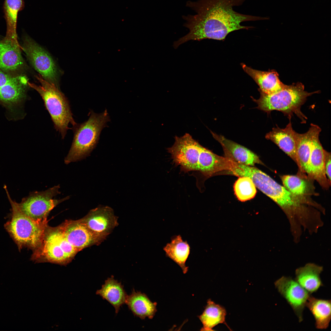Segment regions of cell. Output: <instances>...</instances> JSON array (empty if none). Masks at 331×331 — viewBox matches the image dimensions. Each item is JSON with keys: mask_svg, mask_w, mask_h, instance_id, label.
I'll list each match as a JSON object with an SVG mask.
<instances>
[{"mask_svg": "<svg viewBox=\"0 0 331 331\" xmlns=\"http://www.w3.org/2000/svg\"><path fill=\"white\" fill-rule=\"evenodd\" d=\"M321 131L319 126L311 124L306 132L302 134L297 133V154L300 166L299 173L303 178H305V174L306 173L308 169L313 138Z\"/></svg>", "mask_w": 331, "mask_h": 331, "instance_id": "20", "label": "cell"}, {"mask_svg": "<svg viewBox=\"0 0 331 331\" xmlns=\"http://www.w3.org/2000/svg\"><path fill=\"white\" fill-rule=\"evenodd\" d=\"M4 188L12 207L11 219L5 224V228L19 251L23 247L33 251L39 246L43 240L48 226L47 219L36 220L25 215L18 203L12 200L6 185Z\"/></svg>", "mask_w": 331, "mask_h": 331, "instance_id": "4", "label": "cell"}, {"mask_svg": "<svg viewBox=\"0 0 331 331\" xmlns=\"http://www.w3.org/2000/svg\"><path fill=\"white\" fill-rule=\"evenodd\" d=\"M234 188L237 197L242 202L253 198L257 192L252 180L247 177H240L235 182Z\"/></svg>", "mask_w": 331, "mask_h": 331, "instance_id": "30", "label": "cell"}, {"mask_svg": "<svg viewBox=\"0 0 331 331\" xmlns=\"http://www.w3.org/2000/svg\"><path fill=\"white\" fill-rule=\"evenodd\" d=\"M125 303L135 316L141 319L146 317L152 319L157 311L156 302H152L145 294L134 289L127 295Z\"/></svg>", "mask_w": 331, "mask_h": 331, "instance_id": "23", "label": "cell"}, {"mask_svg": "<svg viewBox=\"0 0 331 331\" xmlns=\"http://www.w3.org/2000/svg\"><path fill=\"white\" fill-rule=\"evenodd\" d=\"M96 293L112 305L116 314L120 307L125 303L127 295L121 283L115 279L113 276L105 281L101 288L97 290Z\"/></svg>", "mask_w": 331, "mask_h": 331, "instance_id": "24", "label": "cell"}, {"mask_svg": "<svg viewBox=\"0 0 331 331\" xmlns=\"http://www.w3.org/2000/svg\"><path fill=\"white\" fill-rule=\"evenodd\" d=\"M59 188L58 185L45 191L32 192L18 203V206L23 213L34 220L47 219L53 208L70 198L67 196L62 199H54L55 196L60 193Z\"/></svg>", "mask_w": 331, "mask_h": 331, "instance_id": "10", "label": "cell"}, {"mask_svg": "<svg viewBox=\"0 0 331 331\" xmlns=\"http://www.w3.org/2000/svg\"><path fill=\"white\" fill-rule=\"evenodd\" d=\"M291 119L284 128L274 127L267 133L265 138L271 141L289 156L297 164L300 172V166L297 154V132L293 128Z\"/></svg>", "mask_w": 331, "mask_h": 331, "instance_id": "16", "label": "cell"}, {"mask_svg": "<svg viewBox=\"0 0 331 331\" xmlns=\"http://www.w3.org/2000/svg\"><path fill=\"white\" fill-rule=\"evenodd\" d=\"M244 71L254 80L259 87L260 92L270 94L280 89L284 84L281 82L278 73L275 71H264L253 69L242 64Z\"/></svg>", "mask_w": 331, "mask_h": 331, "instance_id": "21", "label": "cell"}, {"mask_svg": "<svg viewBox=\"0 0 331 331\" xmlns=\"http://www.w3.org/2000/svg\"><path fill=\"white\" fill-rule=\"evenodd\" d=\"M173 145L167 149L173 162L185 173L196 171L202 146L188 133L175 137Z\"/></svg>", "mask_w": 331, "mask_h": 331, "instance_id": "11", "label": "cell"}, {"mask_svg": "<svg viewBox=\"0 0 331 331\" xmlns=\"http://www.w3.org/2000/svg\"><path fill=\"white\" fill-rule=\"evenodd\" d=\"M80 219L101 242L118 224L113 210L108 206H99Z\"/></svg>", "mask_w": 331, "mask_h": 331, "instance_id": "12", "label": "cell"}, {"mask_svg": "<svg viewBox=\"0 0 331 331\" xmlns=\"http://www.w3.org/2000/svg\"><path fill=\"white\" fill-rule=\"evenodd\" d=\"M59 226L67 240L79 252L101 243L80 219L66 220Z\"/></svg>", "mask_w": 331, "mask_h": 331, "instance_id": "14", "label": "cell"}, {"mask_svg": "<svg viewBox=\"0 0 331 331\" xmlns=\"http://www.w3.org/2000/svg\"><path fill=\"white\" fill-rule=\"evenodd\" d=\"M89 115L86 121L74 127L73 141L64 159L66 164L80 160L88 156L98 143L102 130L110 120L106 110L99 113L90 111Z\"/></svg>", "mask_w": 331, "mask_h": 331, "instance_id": "5", "label": "cell"}, {"mask_svg": "<svg viewBox=\"0 0 331 331\" xmlns=\"http://www.w3.org/2000/svg\"><path fill=\"white\" fill-rule=\"evenodd\" d=\"M231 160L226 157L219 156L202 147L199 162L198 171L206 177L223 171H229Z\"/></svg>", "mask_w": 331, "mask_h": 331, "instance_id": "19", "label": "cell"}, {"mask_svg": "<svg viewBox=\"0 0 331 331\" xmlns=\"http://www.w3.org/2000/svg\"><path fill=\"white\" fill-rule=\"evenodd\" d=\"M320 132L314 137L310 156L306 172L310 178L316 180L324 188L328 189L330 185L325 169V150L319 139Z\"/></svg>", "mask_w": 331, "mask_h": 331, "instance_id": "15", "label": "cell"}, {"mask_svg": "<svg viewBox=\"0 0 331 331\" xmlns=\"http://www.w3.org/2000/svg\"><path fill=\"white\" fill-rule=\"evenodd\" d=\"M24 0H4L3 9L6 24L5 39L14 43H18L17 25L18 12L24 8Z\"/></svg>", "mask_w": 331, "mask_h": 331, "instance_id": "26", "label": "cell"}, {"mask_svg": "<svg viewBox=\"0 0 331 331\" xmlns=\"http://www.w3.org/2000/svg\"><path fill=\"white\" fill-rule=\"evenodd\" d=\"M325 174L329 181H331V154L325 150Z\"/></svg>", "mask_w": 331, "mask_h": 331, "instance_id": "31", "label": "cell"}, {"mask_svg": "<svg viewBox=\"0 0 331 331\" xmlns=\"http://www.w3.org/2000/svg\"><path fill=\"white\" fill-rule=\"evenodd\" d=\"M242 175L250 178L256 187L274 201L283 211L289 222L292 236L309 231L318 223L320 211L294 195L284 186L256 168L246 166Z\"/></svg>", "mask_w": 331, "mask_h": 331, "instance_id": "2", "label": "cell"}, {"mask_svg": "<svg viewBox=\"0 0 331 331\" xmlns=\"http://www.w3.org/2000/svg\"><path fill=\"white\" fill-rule=\"evenodd\" d=\"M21 48L39 74L46 81L59 88L61 71L50 54L27 35L23 37Z\"/></svg>", "mask_w": 331, "mask_h": 331, "instance_id": "9", "label": "cell"}, {"mask_svg": "<svg viewBox=\"0 0 331 331\" xmlns=\"http://www.w3.org/2000/svg\"><path fill=\"white\" fill-rule=\"evenodd\" d=\"M79 251L64 237L59 226H49L39 246L33 251L31 260L36 262H49L67 265Z\"/></svg>", "mask_w": 331, "mask_h": 331, "instance_id": "7", "label": "cell"}, {"mask_svg": "<svg viewBox=\"0 0 331 331\" xmlns=\"http://www.w3.org/2000/svg\"><path fill=\"white\" fill-rule=\"evenodd\" d=\"M281 178L283 186L292 194L320 211L323 209L321 205L308 197L310 194L309 186L303 178L295 175H284L281 176Z\"/></svg>", "mask_w": 331, "mask_h": 331, "instance_id": "28", "label": "cell"}, {"mask_svg": "<svg viewBox=\"0 0 331 331\" xmlns=\"http://www.w3.org/2000/svg\"><path fill=\"white\" fill-rule=\"evenodd\" d=\"M306 307L313 315L317 329H324L328 328L331 317L330 300L318 299L310 295Z\"/></svg>", "mask_w": 331, "mask_h": 331, "instance_id": "27", "label": "cell"}, {"mask_svg": "<svg viewBox=\"0 0 331 331\" xmlns=\"http://www.w3.org/2000/svg\"><path fill=\"white\" fill-rule=\"evenodd\" d=\"M274 285L291 307L299 321H302L303 312L311 294L290 277L283 276L275 281Z\"/></svg>", "mask_w": 331, "mask_h": 331, "instance_id": "13", "label": "cell"}, {"mask_svg": "<svg viewBox=\"0 0 331 331\" xmlns=\"http://www.w3.org/2000/svg\"><path fill=\"white\" fill-rule=\"evenodd\" d=\"M226 311L224 307L215 303L211 299L208 300L207 305L203 313L198 317L203 327L201 331H213L212 328L219 324L225 322Z\"/></svg>", "mask_w": 331, "mask_h": 331, "instance_id": "29", "label": "cell"}, {"mask_svg": "<svg viewBox=\"0 0 331 331\" xmlns=\"http://www.w3.org/2000/svg\"><path fill=\"white\" fill-rule=\"evenodd\" d=\"M211 133L222 146L226 157L237 162L251 166L255 164H263L258 157L249 150L223 136Z\"/></svg>", "mask_w": 331, "mask_h": 331, "instance_id": "17", "label": "cell"}, {"mask_svg": "<svg viewBox=\"0 0 331 331\" xmlns=\"http://www.w3.org/2000/svg\"><path fill=\"white\" fill-rule=\"evenodd\" d=\"M21 48L4 38L0 40V69L11 73L25 69Z\"/></svg>", "mask_w": 331, "mask_h": 331, "instance_id": "18", "label": "cell"}, {"mask_svg": "<svg viewBox=\"0 0 331 331\" xmlns=\"http://www.w3.org/2000/svg\"><path fill=\"white\" fill-rule=\"evenodd\" d=\"M323 270L321 266L313 263H307L295 270V280L311 294L323 286L320 277Z\"/></svg>", "mask_w": 331, "mask_h": 331, "instance_id": "22", "label": "cell"}, {"mask_svg": "<svg viewBox=\"0 0 331 331\" xmlns=\"http://www.w3.org/2000/svg\"><path fill=\"white\" fill-rule=\"evenodd\" d=\"M163 250L166 256L177 263L181 268L184 273H186L188 267L185 262L190 253V247L186 241H184L180 235L173 236L171 242L167 243Z\"/></svg>", "mask_w": 331, "mask_h": 331, "instance_id": "25", "label": "cell"}, {"mask_svg": "<svg viewBox=\"0 0 331 331\" xmlns=\"http://www.w3.org/2000/svg\"><path fill=\"white\" fill-rule=\"evenodd\" d=\"M319 91L308 92L302 83L298 82L284 84L281 89L272 94L260 92V97L253 100L257 105V108L261 110L268 113L274 110L280 111L289 119L295 114L302 123H305L307 118L302 112L301 107L308 97Z\"/></svg>", "mask_w": 331, "mask_h": 331, "instance_id": "3", "label": "cell"}, {"mask_svg": "<svg viewBox=\"0 0 331 331\" xmlns=\"http://www.w3.org/2000/svg\"><path fill=\"white\" fill-rule=\"evenodd\" d=\"M0 69V104L6 109L10 120L21 119L23 106L27 98V78L23 75H12Z\"/></svg>", "mask_w": 331, "mask_h": 331, "instance_id": "8", "label": "cell"}, {"mask_svg": "<svg viewBox=\"0 0 331 331\" xmlns=\"http://www.w3.org/2000/svg\"><path fill=\"white\" fill-rule=\"evenodd\" d=\"M245 0H198L188 1L186 6L194 11V15L183 16L184 26L188 33L175 42L173 47L190 40L204 39L221 40L230 33L251 27L242 26L244 21L267 19L266 17L244 14L235 11L233 7L242 5Z\"/></svg>", "mask_w": 331, "mask_h": 331, "instance_id": "1", "label": "cell"}, {"mask_svg": "<svg viewBox=\"0 0 331 331\" xmlns=\"http://www.w3.org/2000/svg\"><path fill=\"white\" fill-rule=\"evenodd\" d=\"M36 78L40 85L28 82L30 87L35 90L42 98L56 130L64 138L69 125L77 124L73 117L68 101L59 89L44 79L39 74Z\"/></svg>", "mask_w": 331, "mask_h": 331, "instance_id": "6", "label": "cell"}]
</instances>
